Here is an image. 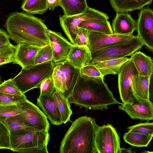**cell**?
<instances>
[{
  "mask_svg": "<svg viewBox=\"0 0 153 153\" xmlns=\"http://www.w3.org/2000/svg\"><path fill=\"white\" fill-rule=\"evenodd\" d=\"M68 100L80 108L101 110L107 109L109 105L122 103L114 97L104 77H90L80 74Z\"/></svg>",
  "mask_w": 153,
  "mask_h": 153,
  "instance_id": "obj_1",
  "label": "cell"
},
{
  "mask_svg": "<svg viewBox=\"0 0 153 153\" xmlns=\"http://www.w3.org/2000/svg\"><path fill=\"white\" fill-rule=\"evenodd\" d=\"M9 38L16 43H25L39 46L49 44L48 30L43 21L22 12L10 13L4 25Z\"/></svg>",
  "mask_w": 153,
  "mask_h": 153,
  "instance_id": "obj_2",
  "label": "cell"
},
{
  "mask_svg": "<svg viewBox=\"0 0 153 153\" xmlns=\"http://www.w3.org/2000/svg\"><path fill=\"white\" fill-rule=\"evenodd\" d=\"M98 126L94 118L81 117L72 122L61 142L60 153H97L95 137Z\"/></svg>",
  "mask_w": 153,
  "mask_h": 153,
  "instance_id": "obj_3",
  "label": "cell"
},
{
  "mask_svg": "<svg viewBox=\"0 0 153 153\" xmlns=\"http://www.w3.org/2000/svg\"><path fill=\"white\" fill-rule=\"evenodd\" d=\"M48 132L21 129L10 132L11 150L19 153H48Z\"/></svg>",
  "mask_w": 153,
  "mask_h": 153,
  "instance_id": "obj_4",
  "label": "cell"
},
{
  "mask_svg": "<svg viewBox=\"0 0 153 153\" xmlns=\"http://www.w3.org/2000/svg\"><path fill=\"white\" fill-rule=\"evenodd\" d=\"M54 64L50 61L22 68L13 80L16 87L24 94L33 89L40 88L42 82L52 76Z\"/></svg>",
  "mask_w": 153,
  "mask_h": 153,
  "instance_id": "obj_5",
  "label": "cell"
},
{
  "mask_svg": "<svg viewBox=\"0 0 153 153\" xmlns=\"http://www.w3.org/2000/svg\"><path fill=\"white\" fill-rule=\"evenodd\" d=\"M143 45L139 37L135 36L91 52V59L88 64L131 56L141 49Z\"/></svg>",
  "mask_w": 153,
  "mask_h": 153,
  "instance_id": "obj_6",
  "label": "cell"
},
{
  "mask_svg": "<svg viewBox=\"0 0 153 153\" xmlns=\"http://www.w3.org/2000/svg\"><path fill=\"white\" fill-rule=\"evenodd\" d=\"M109 17L106 13L88 7L83 13L76 15L59 17L60 25L71 43L75 45V40L79 25L86 20L108 21Z\"/></svg>",
  "mask_w": 153,
  "mask_h": 153,
  "instance_id": "obj_7",
  "label": "cell"
},
{
  "mask_svg": "<svg viewBox=\"0 0 153 153\" xmlns=\"http://www.w3.org/2000/svg\"><path fill=\"white\" fill-rule=\"evenodd\" d=\"M95 145L97 153H119L120 138L116 129L110 124L98 126Z\"/></svg>",
  "mask_w": 153,
  "mask_h": 153,
  "instance_id": "obj_8",
  "label": "cell"
},
{
  "mask_svg": "<svg viewBox=\"0 0 153 153\" xmlns=\"http://www.w3.org/2000/svg\"><path fill=\"white\" fill-rule=\"evenodd\" d=\"M17 105L26 126L37 131L48 132L50 124L47 117L38 107L27 99Z\"/></svg>",
  "mask_w": 153,
  "mask_h": 153,
  "instance_id": "obj_9",
  "label": "cell"
},
{
  "mask_svg": "<svg viewBox=\"0 0 153 153\" xmlns=\"http://www.w3.org/2000/svg\"><path fill=\"white\" fill-rule=\"evenodd\" d=\"M118 108L126 112L132 119L148 121L153 119L152 102L134 94L127 102L119 105Z\"/></svg>",
  "mask_w": 153,
  "mask_h": 153,
  "instance_id": "obj_10",
  "label": "cell"
},
{
  "mask_svg": "<svg viewBox=\"0 0 153 153\" xmlns=\"http://www.w3.org/2000/svg\"><path fill=\"white\" fill-rule=\"evenodd\" d=\"M138 13L136 30L137 36L151 52L153 51V10L144 7Z\"/></svg>",
  "mask_w": 153,
  "mask_h": 153,
  "instance_id": "obj_11",
  "label": "cell"
},
{
  "mask_svg": "<svg viewBox=\"0 0 153 153\" xmlns=\"http://www.w3.org/2000/svg\"><path fill=\"white\" fill-rule=\"evenodd\" d=\"M138 74L133 63L130 59L121 67L118 75V87L123 103L127 102L134 94L132 82L134 76Z\"/></svg>",
  "mask_w": 153,
  "mask_h": 153,
  "instance_id": "obj_12",
  "label": "cell"
},
{
  "mask_svg": "<svg viewBox=\"0 0 153 153\" xmlns=\"http://www.w3.org/2000/svg\"><path fill=\"white\" fill-rule=\"evenodd\" d=\"M47 34L52 51V61L56 63L67 60L73 45L59 32L48 29Z\"/></svg>",
  "mask_w": 153,
  "mask_h": 153,
  "instance_id": "obj_13",
  "label": "cell"
},
{
  "mask_svg": "<svg viewBox=\"0 0 153 153\" xmlns=\"http://www.w3.org/2000/svg\"><path fill=\"white\" fill-rule=\"evenodd\" d=\"M133 35H123L113 33L107 34L89 31L88 48L91 52L98 49L110 46L119 41L134 36Z\"/></svg>",
  "mask_w": 153,
  "mask_h": 153,
  "instance_id": "obj_14",
  "label": "cell"
},
{
  "mask_svg": "<svg viewBox=\"0 0 153 153\" xmlns=\"http://www.w3.org/2000/svg\"><path fill=\"white\" fill-rule=\"evenodd\" d=\"M16 46L13 63L22 68L33 65L37 53L42 47L23 42L17 43Z\"/></svg>",
  "mask_w": 153,
  "mask_h": 153,
  "instance_id": "obj_15",
  "label": "cell"
},
{
  "mask_svg": "<svg viewBox=\"0 0 153 153\" xmlns=\"http://www.w3.org/2000/svg\"><path fill=\"white\" fill-rule=\"evenodd\" d=\"M112 27L114 33L132 34L136 30V21L128 13H116L112 21Z\"/></svg>",
  "mask_w": 153,
  "mask_h": 153,
  "instance_id": "obj_16",
  "label": "cell"
},
{
  "mask_svg": "<svg viewBox=\"0 0 153 153\" xmlns=\"http://www.w3.org/2000/svg\"><path fill=\"white\" fill-rule=\"evenodd\" d=\"M37 105L42 109L43 112L52 124L57 126L63 124L53 94L50 97L40 95L37 99Z\"/></svg>",
  "mask_w": 153,
  "mask_h": 153,
  "instance_id": "obj_17",
  "label": "cell"
},
{
  "mask_svg": "<svg viewBox=\"0 0 153 153\" xmlns=\"http://www.w3.org/2000/svg\"><path fill=\"white\" fill-rule=\"evenodd\" d=\"M91 59V52L88 47L73 45L67 60L74 67L80 69L88 64Z\"/></svg>",
  "mask_w": 153,
  "mask_h": 153,
  "instance_id": "obj_18",
  "label": "cell"
},
{
  "mask_svg": "<svg viewBox=\"0 0 153 153\" xmlns=\"http://www.w3.org/2000/svg\"><path fill=\"white\" fill-rule=\"evenodd\" d=\"M56 63L59 65L64 75L66 87L65 96L68 99L79 78L80 69L74 67L68 60Z\"/></svg>",
  "mask_w": 153,
  "mask_h": 153,
  "instance_id": "obj_19",
  "label": "cell"
},
{
  "mask_svg": "<svg viewBox=\"0 0 153 153\" xmlns=\"http://www.w3.org/2000/svg\"><path fill=\"white\" fill-rule=\"evenodd\" d=\"M130 59L139 75L150 77L153 74V60L150 57L137 51L131 56Z\"/></svg>",
  "mask_w": 153,
  "mask_h": 153,
  "instance_id": "obj_20",
  "label": "cell"
},
{
  "mask_svg": "<svg viewBox=\"0 0 153 153\" xmlns=\"http://www.w3.org/2000/svg\"><path fill=\"white\" fill-rule=\"evenodd\" d=\"M153 0H110L111 5L116 13L140 10L151 4Z\"/></svg>",
  "mask_w": 153,
  "mask_h": 153,
  "instance_id": "obj_21",
  "label": "cell"
},
{
  "mask_svg": "<svg viewBox=\"0 0 153 153\" xmlns=\"http://www.w3.org/2000/svg\"><path fill=\"white\" fill-rule=\"evenodd\" d=\"M130 59V58H122L99 62L94 64L100 72L102 76L118 74L122 66Z\"/></svg>",
  "mask_w": 153,
  "mask_h": 153,
  "instance_id": "obj_22",
  "label": "cell"
},
{
  "mask_svg": "<svg viewBox=\"0 0 153 153\" xmlns=\"http://www.w3.org/2000/svg\"><path fill=\"white\" fill-rule=\"evenodd\" d=\"M53 95L59 111L62 122L63 123L65 124L70 121L72 114L68 99L56 88Z\"/></svg>",
  "mask_w": 153,
  "mask_h": 153,
  "instance_id": "obj_23",
  "label": "cell"
},
{
  "mask_svg": "<svg viewBox=\"0 0 153 153\" xmlns=\"http://www.w3.org/2000/svg\"><path fill=\"white\" fill-rule=\"evenodd\" d=\"M150 77L137 74L132 82V88L134 94L145 100H149V88Z\"/></svg>",
  "mask_w": 153,
  "mask_h": 153,
  "instance_id": "obj_24",
  "label": "cell"
},
{
  "mask_svg": "<svg viewBox=\"0 0 153 153\" xmlns=\"http://www.w3.org/2000/svg\"><path fill=\"white\" fill-rule=\"evenodd\" d=\"M64 15L71 16L83 13L88 7L86 0H60Z\"/></svg>",
  "mask_w": 153,
  "mask_h": 153,
  "instance_id": "obj_25",
  "label": "cell"
},
{
  "mask_svg": "<svg viewBox=\"0 0 153 153\" xmlns=\"http://www.w3.org/2000/svg\"><path fill=\"white\" fill-rule=\"evenodd\" d=\"M78 27L90 31L107 34L113 33L110 22L108 21L86 20L81 22Z\"/></svg>",
  "mask_w": 153,
  "mask_h": 153,
  "instance_id": "obj_26",
  "label": "cell"
},
{
  "mask_svg": "<svg viewBox=\"0 0 153 153\" xmlns=\"http://www.w3.org/2000/svg\"><path fill=\"white\" fill-rule=\"evenodd\" d=\"M0 120L5 125L10 132L21 129L38 131L26 126L24 117L21 114L6 117H0Z\"/></svg>",
  "mask_w": 153,
  "mask_h": 153,
  "instance_id": "obj_27",
  "label": "cell"
},
{
  "mask_svg": "<svg viewBox=\"0 0 153 153\" xmlns=\"http://www.w3.org/2000/svg\"><path fill=\"white\" fill-rule=\"evenodd\" d=\"M153 136L129 131L123 136L124 141L128 144L137 147H147L151 141Z\"/></svg>",
  "mask_w": 153,
  "mask_h": 153,
  "instance_id": "obj_28",
  "label": "cell"
},
{
  "mask_svg": "<svg viewBox=\"0 0 153 153\" xmlns=\"http://www.w3.org/2000/svg\"><path fill=\"white\" fill-rule=\"evenodd\" d=\"M46 0H24L21 9L26 13L30 14H42L48 9Z\"/></svg>",
  "mask_w": 153,
  "mask_h": 153,
  "instance_id": "obj_29",
  "label": "cell"
},
{
  "mask_svg": "<svg viewBox=\"0 0 153 153\" xmlns=\"http://www.w3.org/2000/svg\"><path fill=\"white\" fill-rule=\"evenodd\" d=\"M54 68L52 76L55 88L62 93L65 96L66 87L65 79L59 65L54 63Z\"/></svg>",
  "mask_w": 153,
  "mask_h": 153,
  "instance_id": "obj_30",
  "label": "cell"
},
{
  "mask_svg": "<svg viewBox=\"0 0 153 153\" xmlns=\"http://www.w3.org/2000/svg\"><path fill=\"white\" fill-rule=\"evenodd\" d=\"M53 58L52 50L49 44L42 46L37 53L33 65L52 61Z\"/></svg>",
  "mask_w": 153,
  "mask_h": 153,
  "instance_id": "obj_31",
  "label": "cell"
},
{
  "mask_svg": "<svg viewBox=\"0 0 153 153\" xmlns=\"http://www.w3.org/2000/svg\"><path fill=\"white\" fill-rule=\"evenodd\" d=\"M16 48V45L12 44L0 47V66L13 62Z\"/></svg>",
  "mask_w": 153,
  "mask_h": 153,
  "instance_id": "obj_32",
  "label": "cell"
},
{
  "mask_svg": "<svg viewBox=\"0 0 153 153\" xmlns=\"http://www.w3.org/2000/svg\"><path fill=\"white\" fill-rule=\"evenodd\" d=\"M128 131L137 133L149 136H153V123L146 122L140 123L128 126Z\"/></svg>",
  "mask_w": 153,
  "mask_h": 153,
  "instance_id": "obj_33",
  "label": "cell"
},
{
  "mask_svg": "<svg viewBox=\"0 0 153 153\" xmlns=\"http://www.w3.org/2000/svg\"><path fill=\"white\" fill-rule=\"evenodd\" d=\"M27 99L24 94L22 95H15L0 92V105L17 104Z\"/></svg>",
  "mask_w": 153,
  "mask_h": 153,
  "instance_id": "obj_34",
  "label": "cell"
},
{
  "mask_svg": "<svg viewBox=\"0 0 153 153\" xmlns=\"http://www.w3.org/2000/svg\"><path fill=\"white\" fill-rule=\"evenodd\" d=\"M0 149L11 150L10 132L7 127L0 120Z\"/></svg>",
  "mask_w": 153,
  "mask_h": 153,
  "instance_id": "obj_35",
  "label": "cell"
},
{
  "mask_svg": "<svg viewBox=\"0 0 153 153\" xmlns=\"http://www.w3.org/2000/svg\"><path fill=\"white\" fill-rule=\"evenodd\" d=\"M0 92L15 95H22L24 94L16 87L12 79L4 81L0 85Z\"/></svg>",
  "mask_w": 153,
  "mask_h": 153,
  "instance_id": "obj_36",
  "label": "cell"
},
{
  "mask_svg": "<svg viewBox=\"0 0 153 153\" xmlns=\"http://www.w3.org/2000/svg\"><path fill=\"white\" fill-rule=\"evenodd\" d=\"M40 95L50 97L52 95L55 87L52 76L46 79L41 84Z\"/></svg>",
  "mask_w": 153,
  "mask_h": 153,
  "instance_id": "obj_37",
  "label": "cell"
},
{
  "mask_svg": "<svg viewBox=\"0 0 153 153\" xmlns=\"http://www.w3.org/2000/svg\"><path fill=\"white\" fill-rule=\"evenodd\" d=\"M81 75L90 77H104L94 64H88L80 69Z\"/></svg>",
  "mask_w": 153,
  "mask_h": 153,
  "instance_id": "obj_38",
  "label": "cell"
},
{
  "mask_svg": "<svg viewBox=\"0 0 153 153\" xmlns=\"http://www.w3.org/2000/svg\"><path fill=\"white\" fill-rule=\"evenodd\" d=\"M20 114L17 104L0 105V117H8Z\"/></svg>",
  "mask_w": 153,
  "mask_h": 153,
  "instance_id": "obj_39",
  "label": "cell"
},
{
  "mask_svg": "<svg viewBox=\"0 0 153 153\" xmlns=\"http://www.w3.org/2000/svg\"><path fill=\"white\" fill-rule=\"evenodd\" d=\"M89 31L78 27V31L75 40V45L88 47V35Z\"/></svg>",
  "mask_w": 153,
  "mask_h": 153,
  "instance_id": "obj_40",
  "label": "cell"
},
{
  "mask_svg": "<svg viewBox=\"0 0 153 153\" xmlns=\"http://www.w3.org/2000/svg\"><path fill=\"white\" fill-rule=\"evenodd\" d=\"M9 39L8 33L4 30L0 29V47L10 44Z\"/></svg>",
  "mask_w": 153,
  "mask_h": 153,
  "instance_id": "obj_41",
  "label": "cell"
},
{
  "mask_svg": "<svg viewBox=\"0 0 153 153\" xmlns=\"http://www.w3.org/2000/svg\"><path fill=\"white\" fill-rule=\"evenodd\" d=\"M46 3L48 8L54 10L56 7L59 5L60 0H46Z\"/></svg>",
  "mask_w": 153,
  "mask_h": 153,
  "instance_id": "obj_42",
  "label": "cell"
},
{
  "mask_svg": "<svg viewBox=\"0 0 153 153\" xmlns=\"http://www.w3.org/2000/svg\"><path fill=\"white\" fill-rule=\"evenodd\" d=\"M149 97L152 100H153V74L150 77V83L149 88Z\"/></svg>",
  "mask_w": 153,
  "mask_h": 153,
  "instance_id": "obj_43",
  "label": "cell"
},
{
  "mask_svg": "<svg viewBox=\"0 0 153 153\" xmlns=\"http://www.w3.org/2000/svg\"><path fill=\"white\" fill-rule=\"evenodd\" d=\"M132 153L135 152L132 151L130 148L128 149H126L124 148H120L119 153Z\"/></svg>",
  "mask_w": 153,
  "mask_h": 153,
  "instance_id": "obj_44",
  "label": "cell"
},
{
  "mask_svg": "<svg viewBox=\"0 0 153 153\" xmlns=\"http://www.w3.org/2000/svg\"><path fill=\"white\" fill-rule=\"evenodd\" d=\"M0 80H1V77L0 76Z\"/></svg>",
  "mask_w": 153,
  "mask_h": 153,
  "instance_id": "obj_45",
  "label": "cell"
}]
</instances>
